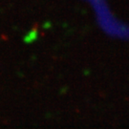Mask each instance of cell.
I'll use <instances>...</instances> for the list:
<instances>
[{"instance_id": "obj_1", "label": "cell", "mask_w": 129, "mask_h": 129, "mask_svg": "<svg viewBox=\"0 0 129 129\" xmlns=\"http://www.w3.org/2000/svg\"><path fill=\"white\" fill-rule=\"evenodd\" d=\"M92 9L100 27L109 36L129 38V23L119 19L112 11L108 0H81Z\"/></svg>"}]
</instances>
